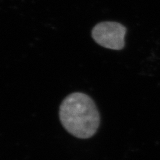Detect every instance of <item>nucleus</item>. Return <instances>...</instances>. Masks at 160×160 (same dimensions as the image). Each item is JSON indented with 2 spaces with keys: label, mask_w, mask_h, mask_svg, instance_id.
I'll return each mask as SVG.
<instances>
[{
  "label": "nucleus",
  "mask_w": 160,
  "mask_h": 160,
  "mask_svg": "<svg viewBox=\"0 0 160 160\" xmlns=\"http://www.w3.org/2000/svg\"><path fill=\"white\" fill-rule=\"evenodd\" d=\"M59 118L69 133L81 139L92 137L100 125V116L93 100L80 92L64 99L59 108Z\"/></svg>",
  "instance_id": "f257e3e1"
},
{
  "label": "nucleus",
  "mask_w": 160,
  "mask_h": 160,
  "mask_svg": "<svg viewBox=\"0 0 160 160\" xmlns=\"http://www.w3.org/2000/svg\"><path fill=\"white\" fill-rule=\"evenodd\" d=\"M127 29L116 22H103L93 28L92 36L99 46L113 50H122L125 46Z\"/></svg>",
  "instance_id": "f03ea898"
}]
</instances>
